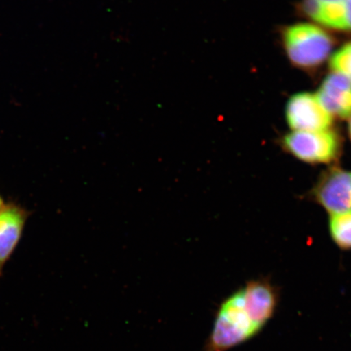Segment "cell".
Masks as SVG:
<instances>
[{
	"label": "cell",
	"instance_id": "1",
	"mask_svg": "<svg viewBox=\"0 0 351 351\" xmlns=\"http://www.w3.org/2000/svg\"><path fill=\"white\" fill-rule=\"evenodd\" d=\"M260 332L245 310L243 289H240L219 307L204 351H229Z\"/></svg>",
	"mask_w": 351,
	"mask_h": 351
},
{
	"label": "cell",
	"instance_id": "2",
	"mask_svg": "<svg viewBox=\"0 0 351 351\" xmlns=\"http://www.w3.org/2000/svg\"><path fill=\"white\" fill-rule=\"evenodd\" d=\"M282 39L288 59L306 71L317 69L326 62L336 44L335 38L326 29L305 22L285 27Z\"/></svg>",
	"mask_w": 351,
	"mask_h": 351
},
{
	"label": "cell",
	"instance_id": "3",
	"mask_svg": "<svg viewBox=\"0 0 351 351\" xmlns=\"http://www.w3.org/2000/svg\"><path fill=\"white\" fill-rule=\"evenodd\" d=\"M282 146L291 156L304 163L331 164L339 160L342 139L332 129L318 132L292 131L282 139Z\"/></svg>",
	"mask_w": 351,
	"mask_h": 351
},
{
	"label": "cell",
	"instance_id": "4",
	"mask_svg": "<svg viewBox=\"0 0 351 351\" xmlns=\"http://www.w3.org/2000/svg\"><path fill=\"white\" fill-rule=\"evenodd\" d=\"M285 117L292 131L318 132L330 130L333 117L320 104L317 95L302 92L291 96Z\"/></svg>",
	"mask_w": 351,
	"mask_h": 351
},
{
	"label": "cell",
	"instance_id": "5",
	"mask_svg": "<svg viewBox=\"0 0 351 351\" xmlns=\"http://www.w3.org/2000/svg\"><path fill=\"white\" fill-rule=\"evenodd\" d=\"M313 197L330 215L351 210V171L326 170L315 183Z\"/></svg>",
	"mask_w": 351,
	"mask_h": 351
},
{
	"label": "cell",
	"instance_id": "6",
	"mask_svg": "<svg viewBox=\"0 0 351 351\" xmlns=\"http://www.w3.org/2000/svg\"><path fill=\"white\" fill-rule=\"evenodd\" d=\"M241 289L245 310L254 326L261 331L274 317L278 305V292L267 280H251Z\"/></svg>",
	"mask_w": 351,
	"mask_h": 351
},
{
	"label": "cell",
	"instance_id": "7",
	"mask_svg": "<svg viewBox=\"0 0 351 351\" xmlns=\"http://www.w3.org/2000/svg\"><path fill=\"white\" fill-rule=\"evenodd\" d=\"M28 217L27 210L15 203L5 204L0 210V278L19 243Z\"/></svg>",
	"mask_w": 351,
	"mask_h": 351
},
{
	"label": "cell",
	"instance_id": "8",
	"mask_svg": "<svg viewBox=\"0 0 351 351\" xmlns=\"http://www.w3.org/2000/svg\"><path fill=\"white\" fill-rule=\"evenodd\" d=\"M351 0H301L300 12L324 28L346 33Z\"/></svg>",
	"mask_w": 351,
	"mask_h": 351
},
{
	"label": "cell",
	"instance_id": "9",
	"mask_svg": "<svg viewBox=\"0 0 351 351\" xmlns=\"http://www.w3.org/2000/svg\"><path fill=\"white\" fill-rule=\"evenodd\" d=\"M315 95L333 117H351V82L348 77L335 72L329 73Z\"/></svg>",
	"mask_w": 351,
	"mask_h": 351
},
{
	"label": "cell",
	"instance_id": "10",
	"mask_svg": "<svg viewBox=\"0 0 351 351\" xmlns=\"http://www.w3.org/2000/svg\"><path fill=\"white\" fill-rule=\"evenodd\" d=\"M329 232L337 247L351 250V210L330 215Z\"/></svg>",
	"mask_w": 351,
	"mask_h": 351
},
{
	"label": "cell",
	"instance_id": "11",
	"mask_svg": "<svg viewBox=\"0 0 351 351\" xmlns=\"http://www.w3.org/2000/svg\"><path fill=\"white\" fill-rule=\"evenodd\" d=\"M329 67L332 72L342 74L351 82V41L346 42L331 56Z\"/></svg>",
	"mask_w": 351,
	"mask_h": 351
},
{
	"label": "cell",
	"instance_id": "12",
	"mask_svg": "<svg viewBox=\"0 0 351 351\" xmlns=\"http://www.w3.org/2000/svg\"><path fill=\"white\" fill-rule=\"evenodd\" d=\"M348 134H349V137L351 140V117L349 118Z\"/></svg>",
	"mask_w": 351,
	"mask_h": 351
},
{
	"label": "cell",
	"instance_id": "13",
	"mask_svg": "<svg viewBox=\"0 0 351 351\" xmlns=\"http://www.w3.org/2000/svg\"><path fill=\"white\" fill-rule=\"evenodd\" d=\"M5 205V203H4V200L1 195H0V210H1L3 208V206Z\"/></svg>",
	"mask_w": 351,
	"mask_h": 351
}]
</instances>
